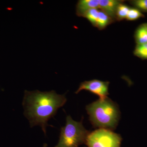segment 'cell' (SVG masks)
Masks as SVG:
<instances>
[{
  "mask_svg": "<svg viewBox=\"0 0 147 147\" xmlns=\"http://www.w3.org/2000/svg\"><path fill=\"white\" fill-rule=\"evenodd\" d=\"M143 17H144V15L142 13L141 11L134 7L129 9L126 19L128 21H134Z\"/></svg>",
  "mask_w": 147,
  "mask_h": 147,
  "instance_id": "cell-13",
  "label": "cell"
},
{
  "mask_svg": "<svg viewBox=\"0 0 147 147\" xmlns=\"http://www.w3.org/2000/svg\"><path fill=\"white\" fill-rule=\"evenodd\" d=\"M129 2L141 11L147 12V0H134Z\"/></svg>",
  "mask_w": 147,
  "mask_h": 147,
  "instance_id": "cell-14",
  "label": "cell"
},
{
  "mask_svg": "<svg viewBox=\"0 0 147 147\" xmlns=\"http://www.w3.org/2000/svg\"><path fill=\"white\" fill-rule=\"evenodd\" d=\"M99 11L98 9H91L86 12L83 17L87 18L92 26L96 27Z\"/></svg>",
  "mask_w": 147,
  "mask_h": 147,
  "instance_id": "cell-11",
  "label": "cell"
},
{
  "mask_svg": "<svg viewBox=\"0 0 147 147\" xmlns=\"http://www.w3.org/2000/svg\"><path fill=\"white\" fill-rule=\"evenodd\" d=\"M42 147H47V144H44L43 145V146H42Z\"/></svg>",
  "mask_w": 147,
  "mask_h": 147,
  "instance_id": "cell-15",
  "label": "cell"
},
{
  "mask_svg": "<svg viewBox=\"0 0 147 147\" xmlns=\"http://www.w3.org/2000/svg\"><path fill=\"white\" fill-rule=\"evenodd\" d=\"M109 84V82H102L96 79L85 81L80 84L76 94H78L81 91L85 90L97 95L100 99H103L107 97V96L109 94L108 86Z\"/></svg>",
  "mask_w": 147,
  "mask_h": 147,
  "instance_id": "cell-5",
  "label": "cell"
},
{
  "mask_svg": "<svg viewBox=\"0 0 147 147\" xmlns=\"http://www.w3.org/2000/svg\"><path fill=\"white\" fill-rule=\"evenodd\" d=\"M121 141L119 134L101 128L89 133L85 144L88 147H121Z\"/></svg>",
  "mask_w": 147,
  "mask_h": 147,
  "instance_id": "cell-4",
  "label": "cell"
},
{
  "mask_svg": "<svg viewBox=\"0 0 147 147\" xmlns=\"http://www.w3.org/2000/svg\"><path fill=\"white\" fill-rule=\"evenodd\" d=\"M89 134L83 126L82 121H76L70 116H67L65 126L61 129L59 140L55 147H79L85 144Z\"/></svg>",
  "mask_w": 147,
  "mask_h": 147,
  "instance_id": "cell-3",
  "label": "cell"
},
{
  "mask_svg": "<svg viewBox=\"0 0 147 147\" xmlns=\"http://www.w3.org/2000/svg\"><path fill=\"white\" fill-rule=\"evenodd\" d=\"M134 37L137 45L147 43V29L145 24H142L137 28Z\"/></svg>",
  "mask_w": 147,
  "mask_h": 147,
  "instance_id": "cell-8",
  "label": "cell"
},
{
  "mask_svg": "<svg viewBox=\"0 0 147 147\" xmlns=\"http://www.w3.org/2000/svg\"><path fill=\"white\" fill-rule=\"evenodd\" d=\"M130 7L123 2L119 5L117 8L116 12V21H121L126 19Z\"/></svg>",
  "mask_w": 147,
  "mask_h": 147,
  "instance_id": "cell-10",
  "label": "cell"
},
{
  "mask_svg": "<svg viewBox=\"0 0 147 147\" xmlns=\"http://www.w3.org/2000/svg\"><path fill=\"white\" fill-rule=\"evenodd\" d=\"M145 25H146V27L147 29V24H145Z\"/></svg>",
  "mask_w": 147,
  "mask_h": 147,
  "instance_id": "cell-16",
  "label": "cell"
},
{
  "mask_svg": "<svg viewBox=\"0 0 147 147\" xmlns=\"http://www.w3.org/2000/svg\"><path fill=\"white\" fill-rule=\"evenodd\" d=\"M66 101L64 95L58 94L55 91H25L23 101L25 115L29 120L31 126L40 125L46 134L47 121Z\"/></svg>",
  "mask_w": 147,
  "mask_h": 147,
  "instance_id": "cell-1",
  "label": "cell"
},
{
  "mask_svg": "<svg viewBox=\"0 0 147 147\" xmlns=\"http://www.w3.org/2000/svg\"><path fill=\"white\" fill-rule=\"evenodd\" d=\"M134 54L142 59H147V43L137 45L134 50Z\"/></svg>",
  "mask_w": 147,
  "mask_h": 147,
  "instance_id": "cell-12",
  "label": "cell"
},
{
  "mask_svg": "<svg viewBox=\"0 0 147 147\" xmlns=\"http://www.w3.org/2000/svg\"><path fill=\"white\" fill-rule=\"evenodd\" d=\"M99 9L106 13L115 21H116V12L119 5L123 2L119 0H98Z\"/></svg>",
  "mask_w": 147,
  "mask_h": 147,
  "instance_id": "cell-6",
  "label": "cell"
},
{
  "mask_svg": "<svg viewBox=\"0 0 147 147\" xmlns=\"http://www.w3.org/2000/svg\"><path fill=\"white\" fill-rule=\"evenodd\" d=\"M114 21L106 13L99 10L96 27L99 30H102Z\"/></svg>",
  "mask_w": 147,
  "mask_h": 147,
  "instance_id": "cell-9",
  "label": "cell"
},
{
  "mask_svg": "<svg viewBox=\"0 0 147 147\" xmlns=\"http://www.w3.org/2000/svg\"><path fill=\"white\" fill-rule=\"evenodd\" d=\"M90 120L95 127L114 129L118 123L120 113L116 103L108 97L98 99L86 108Z\"/></svg>",
  "mask_w": 147,
  "mask_h": 147,
  "instance_id": "cell-2",
  "label": "cell"
},
{
  "mask_svg": "<svg viewBox=\"0 0 147 147\" xmlns=\"http://www.w3.org/2000/svg\"><path fill=\"white\" fill-rule=\"evenodd\" d=\"M99 9L98 0H80L76 5V14L80 17H84L85 13L91 9Z\"/></svg>",
  "mask_w": 147,
  "mask_h": 147,
  "instance_id": "cell-7",
  "label": "cell"
}]
</instances>
